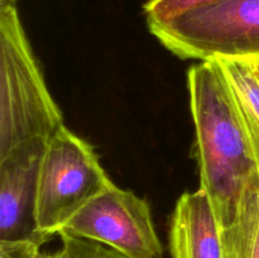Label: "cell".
Returning <instances> with one entry per match:
<instances>
[{
  "mask_svg": "<svg viewBox=\"0 0 259 258\" xmlns=\"http://www.w3.org/2000/svg\"><path fill=\"white\" fill-rule=\"evenodd\" d=\"M172 258H224L222 228L207 195L199 189L177 200L169 225Z\"/></svg>",
  "mask_w": 259,
  "mask_h": 258,
  "instance_id": "cell-7",
  "label": "cell"
},
{
  "mask_svg": "<svg viewBox=\"0 0 259 258\" xmlns=\"http://www.w3.org/2000/svg\"><path fill=\"white\" fill-rule=\"evenodd\" d=\"M187 88L200 189L225 229L237 220L245 192L259 186V169L219 62L207 60L191 66Z\"/></svg>",
  "mask_w": 259,
  "mask_h": 258,
  "instance_id": "cell-1",
  "label": "cell"
},
{
  "mask_svg": "<svg viewBox=\"0 0 259 258\" xmlns=\"http://www.w3.org/2000/svg\"><path fill=\"white\" fill-rule=\"evenodd\" d=\"M245 61H248V62H249L253 72L255 73V76H257V78L259 80V57L252 58V60H245Z\"/></svg>",
  "mask_w": 259,
  "mask_h": 258,
  "instance_id": "cell-13",
  "label": "cell"
},
{
  "mask_svg": "<svg viewBox=\"0 0 259 258\" xmlns=\"http://www.w3.org/2000/svg\"><path fill=\"white\" fill-rule=\"evenodd\" d=\"M232 90L259 169V80L245 60H217Z\"/></svg>",
  "mask_w": 259,
  "mask_h": 258,
  "instance_id": "cell-8",
  "label": "cell"
},
{
  "mask_svg": "<svg viewBox=\"0 0 259 258\" xmlns=\"http://www.w3.org/2000/svg\"><path fill=\"white\" fill-rule=\"evenodd\" d=\"M47 142H25L0 158V242H48L38 230L37 196Z\"/></svg>",
  "mask_w": 259,
  "mask_h": 258,
  "instance_id": "cell-6",
  "label": "cell"
},
{
  "mask_svg": "<svg viewBox=\"0 0 259 258\" xmlns=\"http://www.w3.org/2000/svg\"><path fill=\"white\" fill-rule=\"evenodd\" d=\"M220 2L227 0H147L143 5V12L147 23L164 22L195 8Z\"/></svg>",
  "mask_w": 259,
  "mask_h": 258,
  "instance_id": "cell-10",
  "label": "cell"
},
{
  "mask_svg": "<svg viewBox=\"0 0 259 258\" xmlns=\"http://www.w3.org/2000/svg\"><path fill=\"white\" fill-rule=\"evenodd\" d=\"M114 182L95 149L62 126L46 146L38 177L37 225L48 240Z\"/></svg>",
  "mask_w": 259,
  "mask_h": 258,
  "instance_id": "cell-4",
  "label": "cell"
},
{
  "mask_svg": "<svg viewBox=\"0 0 259 258\" xmlns=\"http://www.w3.org/2000/svg\"><path fill=\"white\" fill-rule=\"evenodd\" d=\"M62 126L17 7L0 8V158L25 142H48Z\"/></svg>",
  "mask_w": 259,
  "mask_h": 258,
  "instance_id": "cell-2",
  "label": "cell"
},
{
  "mask_svg": "<svg viewBox=\"0 0 259 258\" xmlns=\"http://www.w3.org/2000/svg\"><path fill=\"white\" fill-rule=\"evenodd\" d=\"M40 247L35 242H0V258H32Z\"/></svg>",
  "mask_w": 259,
  "mask_h": 258,
  "instance_id": "cell-12",
  "label": "cell"
},
{
  "mask_svg": "<svg viewBox=\"0 0 259 258\" xmlns=\"http://www.w3.org/2000/svg\"><path fill=\"white\" fill-rule=\"evenodd\" d=\"M18 0H0V8L17 7Z\"/></svg>",
  "mask_w": 259,
  "mask_h": 258,
  "instance_id": "cell-14",
  "label": "cell"
},
{
  "mask_svg": "<svg viewBox=\"0 0 259 258\" xmlns=\"http://www.w3.org/2000/svg\"><path fill=\"white\" fill-rule=\"evenodd\" d=\"M62 248L58 250V258H129L115 249L66 234H60Z\"/></svg>",
  "mask_w": 259,
  "mask_h": 258,
  "instance_id": "cell-11",
  "label": "cell"
},
{
  "mask_svg": "<svg viewBox=\"0 0 259 258\" xmlns=\"http://www.w3.org/2000/svg\"><path fill=\"white\" fill-rule=\"evenodd\" d=\"M224 258H259V186L243 197L237 220L222 229Z\"/></svg>",
  "mask_w": 259,
  "mask_h": 258,
  "instance_id": "cell-9",
  "label": "cell"
},
{
  "mask_svg": "<svg viewBox=\"0 0 259 258\" xmlns=\"http://www.w3.org/2000/svg\"><path fill=\"white\" fill-rule=\"evenodd\" d=\"M60 234L100 243L129 258L163 255L148 202L114 184L78 210Z\"/></svg>",
  "mask_w": 259,
  "mask_h": 258,
  "instance_id": "cell-5",
  "label": "cell"
},
{
  "mask_svg": "<svg viewBox=\"0 0 259 258\" xmlns=\"http://www.w3.org/2000/svg\"><path fill=\"white\" fill-rule=\"evenodd\" d=\"M161 45L182 60L259 57V0H227L147 23Z\"/></svg>",
  "mask_w": 259,
  "mask_h": 258,
  "instance_id": "cell-3",
  "label": "cell"
}]
</instances>
